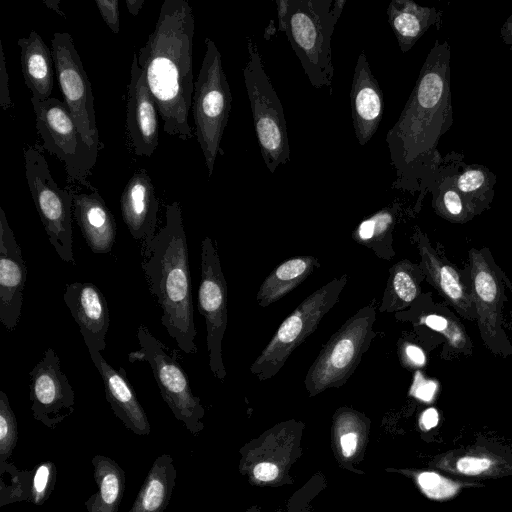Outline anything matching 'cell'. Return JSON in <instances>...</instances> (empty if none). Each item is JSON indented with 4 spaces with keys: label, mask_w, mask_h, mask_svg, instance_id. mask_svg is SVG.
<instances>
[{
    "label": "cell",
    "mask_w": 512,
    "mask_h": 512,
    "mask_svg": "<svg viewBox=\"0 0 512 512\" xmlns=\"http://www.w3.org/2000/svg\"><path fill=\"white\" fill-rule=\"evenodd\" d=\"M197 301L206 324L210 370L214 377L224 381L226 369L222 358V340L228 324V289L217 248L208 236L201 243V280Z\"/></svg>",
    "instance_id": "13"
},
{
    "label": "cell",
    "mask_w": 512,
    "mask_h": 512,
    "mask_svg": "<svg viewBox=\"0 0 512 512\" xmlns=\"http://www.w3.org/2000/svg\"><path fill=\"white\" fill-rule=\"evenodd\" d=\"M73 215L82 236L93 253L107 254L116 238V222L97 190L91 193H75Z\"/></svg>",
    "instance_id": "21"
},
{
    "label": "cell",
    "mask_w": 512,
    "mask_h": 512,
    "mask_svg": "<svg viewBox=\"0 0 512 512\" xmlns=\"http://www.w3.org/2000/svg\"><path fill=\"white\" fill-rule=\"evenodd\" d=\"M63 299L87 348L103 351L106 347L110 317L107 301L101 290L90 282H74L66 285Z\"/></svg>",
    "instance_id": "17"
},
{
    "label": "cell",
    "mask_w": 512,
    "mask_h": 512,
    "mask_svg": "<svg viewBox=\"0 0 512 512\" xmlns=\"http://www.w3.org/2000/svg\"><path fill=\"white\" fill-rule=\"evenodd\" d=\"M462 172L452 175L454 187L473 203L494 194L496 176L482 165H464Z\"/></svg>",
    "instance_id": "30"
},
{
    "label": "cell",
    "mask_w": 512,
    "mask_h": 512,
    "mask_svg": "<svg viewBox=\"0 0 512 512\" xmlns=\"http://www.w3.org/2000/svg\"><path fill=\"white\" fill-rule=\"evenodd\" d=\"M124 223L131 236L142 241L144 248L155 237L159 201L151 178L145 169L134 172L120 198Z\"/></svg>",
    "instance_id": "20"
},
{
    "label": "cell",
    "mask_w": 512,
    "mask_h": 512,
    "mask_svg": "<svg viewBox=\"0 0 512 512\" xmlns=\"http://www.w3.org/2000/svg\"><path fill=\"white\" fill-rule=\"evenodd\" d=\"M126 126L134 153L150 157L159 144L158 110L136 53L128 84Z\"/></svg>",
    "instance_id": "16"
},
{
    "label": "cell",
    "mask_w": 512,
    "mask_h": 512,
    "mask_svg": "<svg viewBox=\"0 0 512 512\" xmlns=\"http://www.w3.org/2000/svg\"><path fill=\"white\" fill-rule=\"evenodd\" d=\"M96 6L107 26L115 34L120 31V14L117 0H96Z\"/></svg>",
    "instance_id": "38"
},
{
    "label": "cell",
    "mask_w": 512,
    "mask_h": 512,
    "mask_svg": "<svg viewBox=\"0 0 512 512\" xmlns=\"http://www.w3.org/2000/svg\"><path fill=\"white\" fill-rule=\"evenodd\" d=\"M248 61L243 68L253 125L266 167L274 173L290 160V147L283 106L266 74L258 47L248 39Z\"/></svg>",
    "instance_id": "8"
},
{
    "label": "cell",
    "mask_w": 512,
    "mask_h": 512,
    "mask_svg": "<svg viewBox=\"0 0 512 512\" xmlns=\"http://www.w3.org/2000/svg\"><path fill=\"white\" fill-rule=\"evenodd\" d=\"M450 45L435 40L416 84L386 142L396 178L391 188L430 191L443 169L439 140L453 124L450 88Z\"/></svg>",
    "instance_id": "1"
},
{
    "label": "cell",
    "mask_w": 512,
    "mask_h": 512,
    "mask_svg": "<svg viewBox=\"0 0 512 512\" xmlns=\"http://www.w3.org/2000/svg\"><path fill=\"white\" fill-rule=\"evenodd\" d=\"M439 416L435 408L426 409L421 416V425L429 430L438 424Z\"/></svg>",
    "instance_id": "46"
},
{
    "label": "cell",
    "mask_w": 512,
    "mask_h": 512,
    "mask_svg": "<svg viewBox=\"0 0 512 512\" xmlns=\"http://www.w3.org/2000/svg\"><path fill=\"white\" fill-rule=\"evenodd\" d=\"M389 25L403 53L434 25L440 28L442 11L435 7H424L411 0H392L387 8Z\"/></svg>",
    "instance_id": "23"
},
{
    "label": "cell",
    "mask_w": 512,
    "mask_h": 512,
    "mask_svg": "<svg viewBox=\"0 0 512 512\" xmlns=\"http://www.w3.org/2000/svg\"><path fill=\"white\" fill-rule=\"evenodd\" d=\"M27 184L49 242L61 260L75 264L72 232V192L54 181L44 155L34 146L24 149Z\"/></svg>",
    "instance_id": "9"
},
{
    "label": "cell",
    "mask_w": 512,
    "mask_h": 512,
    "mask_svg": "<svg viewBox=\"0 0 512 512\" xmlns=\"http://www.w3.org/2000/svg\"><path fill=\"white\" fill-rule=\"evenodd\" d=\"M346 0H289L285 34L315 88L332 95L331 37Z\"/></svg>",
    "instance_id": "4"
},
{
    "label": "cell",
    "mask_w": 512,
    "mask_h": 512,
    "mask_svg": "<svg viewBox=\"0 0 512 512\" xmlns=\"http://www.w3.org/2000/svg\"><path fill=\"white\" fill-rule=\"evenodd\" d=\"M375 321V307L364 306L330 337L305 376L304 383L311 396L341 387L348 381L377 335L373 329Z\"/></svg>",
    "instance_id": "6"
},
{
    "label": "cell",
    "mask_w": 512,
    "mask_h": 512,
    "mask_svg": "<svg viewBox=\"0 0 512 512\" xmlns=\"http://www.w3.org/2000/svg\"><path fill=\"white\" fill-rule=\"evenodd\" d=\"M352 121L356 139L361 146L376 133L384 111L383 92L361 52L354 69L350 91Z\"/></svg>",
    "instance_id": "18"
},
{
    "label": "cell",
    "mask_w": 512,
    "mask_h": 512,
    "mask_svg": "<svg viewBox=\"0 0 512 512\" xmlns=\"http://www.w3.org/2000/svg\"><path fill=\"white\" fill-rule=\"evenodd\" d=\"M137 338L140 349L128 355L129 361L149 363L161 396L174 417L181 421L190 433L198 434L203 429L201 419L204 416V409L200 398L192 393L185 371L146 326L138 327Z\"/></svg>",
    "instance_id": "11"
},
{
    "label": "cell",
    "mask_w": 512,
    "mask_h": 512,
    "mask_svg": "<svg viewBox=\"0 0 512 512\" xmlns=\"http://www.w3.org/2000/svg\"><path fill=\"white\" fill-rule=\"evenodd\" d=\"M194 28L193 11L186 0H165L154 30L137 54L163 130L183 141L194 136L188 122L195 82Z\"/></svg>",
    "instance_id": "2"
},
{
    "label": "cell",
    "mask_w": 512,
    "mask_h": 512,
    "mask_svg": "<svg viewBox=\"0 0 512 512\" xmlns=\"http://www.w3.org/2000/svg\"><path fill=\"white\" fill-rule=\"evenodd\" d=\"M340 443L342 447V452L344 456L349 457L351 456L357 446V435L353 432L346 433L340 438Z\"/></svg>",
    "instance_id": "44"
},
{
    "label": "cell",
    "mask_w": 512,
    "mask_h": 512,
    "mask_svg": "<svg viewBox=\"0 0 512 512\" xmlns=\"http://www.w3.org/2000/svg\"><path fill=\"white\" fill-rule=\"evenodd\" d=\"M398 204L385 207L367 219L363 220L353 232V238L358 243L373 248H380V244L391 236L396 220Z\"/></svg>",
    "instance_id": "31"
},
{
    "label": "cell",
    "mask_w": 512,
    "mask_h": 512,
    "mask_svg": "<svg viewBox=\"0 0 512 512\" xmlns=\"http://www.w3.org/2000/svg\"><path fill=\"white\" fill-rule=\"evenodd\" d=\"M29 374L32 416L46 427L54 429L75 410L74 390L61 370L56 352L47 348Z\"/></svg>",
    "instance_id": "14"
},
{
    "label": "cell",
    "mask_w": 512,
    "mask_h": 512,
    "mask_svg": "<svg viewBox=\"0 0 512 512\" xmlns=\"http://www.w3.org/2000/svg\"><path fill=\"white\" fill-rule=\"evenodd\" d=\"M17 44L21 50V68L26 86L32 97L47 100L51 97L54 83L52 50L34 30L28 37L19 38Z\"/></svg>",
    "instance_id": "24"
},
{
    "label": "cell",
    "mask_w": 512,
    "mask_h": 512,
    "mask_svg": "<svg viewBox=\"0 0 512 512\" xmlns=\"http://www.w3.org/2000/svg\"><path fill=\"white\" fill-rule=\"evenodd\" d=\"M91 463L97 491L85 501L87 511L118 512L125 490L124 470L115 460L100 454Z\"/></svg>",
    "instance_id": "27"
},
{
    "label": "cell",
    "mask_w": 512,
    "mask_h": 512,
    "mask_svg": "<svg viewBox=\"0 0 512 512\" xmlns=\"http://www.w3.org/2000/svg\"><path fill=\"white\" fill-rule=\"evenodd\" d=\"M26 278L21 248L0 207V321L10 332L21 317Z\"/></svg>",
    "instance_id": "15"
},
{
    "label": "cell",
    "mask_w": 512,
    "mask_h": 512,
    "mask_svg": "<svg viewBox=\"0 0 512 512\" xmlns=\"http://www.w3.org/2000/svg\"><path fill=\"white\" fill-rule=\"evenodd\" d=\"M205 45L191 108L197 141L211 177L218 154H223L220 145L231 111L232 95L219 50L210 38L205 39Z\"/></svg>",
    "instance_id": "5"
},
{
    "label": "cell",
    "mask_w": 512,
    "mask_h": 512,
    "mask_svg": "<svg viewBox=\"0 0 512 512\" xmlns=\"http://www.w3.org/2000/svg\"><path fill=\"white\" fill-rule=\"evenodd\" d=\"M413 272L414 265L407 260L399 261L391 267L380 312L403 309L417 298L420 288Z\"/></svg>",
    "instance_id": "29"
},
{
    "label": "cell",
    "mask_w": 512,
    "mask_h": 512,
    "mask_svg": "<svg viewBox=\"0 0 512 512\" xmlns=\"http://www.w3.org/2000/svg\"><path fill=\"white\" fill-rule=\"evenodd\" d=\"M424 324L430 329L442 333L452 346L457 348L465 346L467 337L458 323L450 321L442 315L429 314L424 318Z\"/></svg>",
    "instance_id": "37"
},
{
    "label": "cell",
    "mask_w": 512,
    "mask_h": 512,
    "mask_svg": "<svg viewBox=\"0 0 512 512\" xmlns=\"http://www.w3.org/2000/svg\"><path fill=\"white\" fill-rule=\"evenodd\" d=\"M143 255L145 278L162 309L161 324L181 351L196 353L188 246L178 201L166 206L165 225Z\"/></svg>",
    "instance_id": "3"
},
{
    "label": "cell",
    "mask_w": 512,
    "mask_h": 512,
    "mask_svg": "<svg viewBox=\"0 0 512 512\" xmlns=\"http://www.w3.org/2000/svg\"><path fill=\"white\" fill-rule=\"evenodd\" d=\"M31 103L43 147L63 163L67 181L79 182L92 191L96 190L87 181V177L98 155L83 140L66 103L55 97L44 101L31 97Z\"/></svg>",
    "instance_id": "10"
},
{
    "label": "cell",
    "mask_w": 512,
    "mask_h": 512,
    "mask_svg": "<svg viewBox=\"0 0 512 512\" xmlns=\"http://www.w3.org/2000/svg\"><path fill=\"white\" fill-rule=\"evenodd\" d=\"M145 0H125V4L132 16H137Z\"/></svg>",
    "instance_id": "48"
},
{
    "label": "cell",
    "mask_w": 512,
    "mask_h": 512,
    "mask_svg": "<svg viewBox=\"0 0 512 512\" xmlns=\"http://www.w3.org/2000/svg\"><path fill=\"white\" fill-rule=\"evenodd\" d=\"M278 475V468L272 463H260L254 468V476L261 481L274 480Z\"/></svg>",
    "instance_id": "43"
},
{
    "label": "cell",
    "mask_w": 512,
    "mask_h": 512,
    "mask_svg": "<svg viewBox=\"0 0 512 512\" xmlns=\"http://www.w3.org/2000/svg\"><path fill=\"white\" fill-rule=\"evenodd\" d=\"M278 30L285 33L289 12V0H277Z\"/></svg>",
    "instance_id": "45"
},
{
    "label": "cell",
    "mask_w": 512,
    "mask_h": 512,
    "mask_svg": "<svg viewBox=\"0 0 512 512\" xmlns=\"http://www.w3.org/2000/svg\"><path fill=\"white\" fill-rule=\"evenodd\" d=\"M0 507L14 502H31L33 472L19 470L12 463H0Z\"/></svg>",
    "instance_id": "33"
},
{
    "label": "cell",
    "mask_w": 512,
    "mask_h": 512,
    "mask_svg": "<svg viewBox=\"0 0 512 512\" xmlns=\"http://www.w3.org/2000/svg\"><path fill=\"white\" fill-rule=\"evenodd\" d=\"M437 390V383L423 377L420 372L414 376V382L411 386V394L425 402H430Z\"/></svg>",
    "instance_id": "39"
},
{
    "label": "cell",
    "mask_w": 512,
    "mask_h": 512,
    "mask_svg": "<svg viewBox=\"0 0 512 512\" xmlns=\"http://www.w3.org/2000/svg\"><path fill=\"white\" fill-rule=\"evenodd\" d=\"M176 477L173 458L168 454L158 456L128 512H164L170 502Z\"/></svg>",
    "instance_id": "26"
},
{
    "label": "cell",
    "mask_w": 512,
    "mask_h": 512,
    "mask_svg": "<svg viewBox=\"0 0 512 512\" xmlns=\"http://www.w3.org/2000/svg\"><path fill=\"white\" fill-rule=\"evenodd\" d=\"M500 36L504 44L512 51V14L506 19L500 29Z\"/></svg>",
    "instance_id": "47"
},
{
    "label": "cell",
    "mask_w": 512,
    "mask_h": 512,
    "mask_svg": "<svg viewBox=\"0 0 512 512\" xmlns=\"http://www.w3.org/2000/svg\"><path fill=\"white\" fill-rule=\"evenodd\" d=\"M433 195V206L442 215L458 219L464 217L474 203L461 194L453 185L451 174L444 175L430 189Z\"/></svg>",
    "instance_id": "32"
},
{
    "label": "cell",
    "mask_w": 512,
    "mask_h": 512,
    "mask_svg": "<svg viewBox=\"0 0 512 512\" xmlns=\"http://www.w3.org/2000/svg\"><path fill=\"white\" fill-rule=\"evenodd\" d=\"M473 299L487 335L495 334L500 290L497 279L481 253L471 250Z\"/></svg>",
    "instance_id": "28"
},
{
    "label": "cell",
    "mask_w": 512,
    "mask_h": 512,
    "mask_svg": "<svg viewBox=\"0 0 512 512\" xmlns=\"http://www.w3.org/2000/svg\"><path fill=\"white\" fill-rule=\"evenodd\" d=\"M490 465L491 461L487 458L463 457L458 460L457 469L464 474L476 475L488 469Z\"/></svg>",
    "instance_id": "40"
},
{
    "label": "cell",
    "mask_w": 512,
    "mask_h": 512,
    "mask_svg": "<svg viewBox=\"0 0 512 512\" xmlns=\"http://www.w3.org/2000/svg\"><path fill=\"white\" fill-rule=\"evenodd\" d=\"M43 3L50 9L54 10L55 12H57L59 15H61L62 17L66 18V14L61 11L60 7H59V4H60V0H43Z\"/></svg>",
    "instance_id": "49"
},
{
    "label": "cell",
    "mask_w": 512,
    "mask_h": 512,
    "mask_svg": "<svg viewBox=\"0 0 512 512\" xmlns=\"http://www.w3.org/2000/svg\"><path fill=\"white\" fill-rule=\"evenodd\" d=\"M318 267L319 260L311 255L286 259L262 282L256 296L258 305L265 308L277 302L299 286Z\"/></svg>",
    "instance_id": "25"
},
{
    "label": "cell",
    "mask_w": 512,
    "mask_h": 512,
    "mask_svg": "<svg viewBox=\"0 0 512 512\" xmlns=\"http://www.w3.org/2000/svg\"><path fill=\"white\" fill-rule=\"evenodd\" d=\"M422 491L430 498L444 499L456 493L458 485L434 472H423L418 476Z\"/></svg>",
    "instance_id": "36"
},
{
    "label": "cell",
    "mask_w": 512,
    "mask_h": 512,
    "mask_svg": "<svg viewBox=\"0 0 512 512\" xmlns=\"http://www.w3.org/2000/svg\"><path fill=\"white\" fill-rule=\"evenodd\" d=\"M347 282L346 274L333 278L306 297L282 321L250 366V372L258 380H269L282 369L292 352L316 331L320 321L338 303Z\"/></svg>",
    "instance_id": "7"
},
{
    "label": "cell",
    "mask_w": 512,
    "mask_h": 512,
    "mask_svg": "<svg viewBox=\"0 0 512 512\" xmlns=\"http://www.w3.org/2000/svg\"><path fill=\"white\" fill-rule=\"evenodd\" d=\"M423 270L434 287L464 316L472 318L474 299L460 281L457 271L441 260L430 246L426 235L416 234Z\"/></svg>",
    "instance_id": "22"
},
{
    "label": "cell",
    "mask_w": 512,
    "mask_h": 512,
    "mask_svg": "<svg viewBox=\"0 0 512 512\" xmlns=\"http://www.w3.org/2000/svg\"><path fill=\"white\" fill-rule=\"evenodd\" d=\"M56 479V465L51 461L40 462L33 471L31 502L43 505L54 490Z\"/></svg>",
    "instance_id": "35"
},
{
    "label": "cell",
    "mask_w": 512,
    "mask_h": 512,
    "mask_svg": "<svg viewBox=\"0 0 512 512\" xmlns=\"http://www.w3.org/2000/svg\"><path fill=\"white\" fill-rule=\"evenodd\" d=\"M88 352L102 377L105 397L115 416L134 434L149 435L151 426L148 417L138 401L124 368L115 370L99 351L88 349Z\"/></svg>",
    "instance_id": "19"
},
{
    "label": "cell",
    "mask_w": 512,
    "mask_h": 512,
    "mask_svg": "<svg viewBox=\"0 0 512 512\" xmlns=\"http://www.w3.org/2000/svg\"><path fill=\"white\" fill-rule=\"evenodd\" d=\"M51 50L65 103L83 140L98 155L102 145L96 124L94 97L72 36L68 32H55Z\"/></svg>",
    "instance_id": "12"
},
{
    "label": "cell",
    "mask_w": 512,
    "mask_h": 512,
    "mask_svg": "<svg viewBox=\"0 0 512 512\" xmlns=\"http://www.w3.org/2000/svg\"><path fill=\"white\" fill-rule=\"evenodd\" d=\"M18 441L16 416L7 394L0 391V463L7 462Z\"/></svg>",
    "instance_id": "34"
},
{
    "label": "cell",
    "mask_w": 512,
    "mask_h": 512,
    "mask_svg": "<svg viewBox=\"0 0 512 512\" xmlns=\"http://www.w3.org/2000/svg\"><path fill=\"white\" fill-rule=\"evenodd\" d=\"M0 106L3 110H7L11 107L12 102L8 87V72L6 69L5 56L3 52L2 44L0 43Z\"/></svg>",
    "instance_id": "41"
},
{
    "label": "cell",
    "mask_w": 512,
    "mask_h": 512,
    "mask_svg": "<svg viewBox=\"0 0 512 512\" xmlns=\"http://www.w3.org/2000/svg\"><path fill=\"white\" fill-rule=\"evenodd\" d=\"M403 356L407 363L413 366H423L426 363V357L423 350L410 343H406L403 347Z\"/></svg>",
    "instance_id": "42"
}]
</instances>
